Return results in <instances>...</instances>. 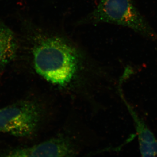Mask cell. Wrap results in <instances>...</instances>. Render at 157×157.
Wrapping results in <instances>:
<instances>
[{
    "instance_id": "obj_1",
    "label": "cell",
    "mask_w": 157,
    "mask_h": 157,
    "mask_svg": "<svg viewBox=\"0 0 157 157\" xmlns=\"http://www.w3.org/2000/svg\"><path fill=\"white\" fill-rule=\"evenodd\" d=\"M32 52L36 72L52 84L67 85L78 70V52L59 37L39 38L34 43Z\"/></svg>"
},
{
    "instance_id": "obj_2",
    "label": "cell",
    "mask_w": 157,
    "mask_h": 157,
    "mask_svg": "<svg viewBox=\"0 0 157 157\" xmlns=\"http://www.w3.org/2000/svg\"><path fill=\"white\" fill-rule=\"evenodd\" d=\"M85 21L128 28L157 43L156 32L140 13L133 0H100Z\"/></svg>"
},
{
    "instance_id": "obj_3",
    "label": "cell",
    "mask_w": 157,
    "mask_h": 157,
    "mask_svg": "<svg viewBox=\"0 0 157 157\" xmlns=\"http://www.w3.org/2000/svg\"><path fill=\"white\" fill-rule=\"evenodd\" d=\"M40 117L39 107L31 101H18L0 108V132L29 137L36 130Z\"/></svg>"
},
{
    "instance_id": "obj_4",
    "label": "cell",
    "mask_w": 157,
    "mask_h": 157,
    "mask_svg": "<svg viewBox=\"0 0 157 157\" xmlns=\"http://www.w3.org/2000/svg\"><path fill=\"white\" fill-rule=\"evenodd\" d=\"M75 153L67 140L55 138L29 147L14 149L4 153L7 157H66Z\"/></svg>"
},
{
    "instance_id": "obj_5",
    "label": "cell",
    "mask_w": 157,
    "mask_h": 157,
    "mask_svg": "<svg viewBox=\"0 0 157 157\" xmlns=\"http://www.w3.org/2000/svg\"><path fill=\"white\" fill-rule=\"evenodd\" d=\"M18 48L17 36L0 20V72L15 59Z\"/></svg>"
},
{
    "instance_id": "obj_6",
    "label": "cell",
    "mask_w": 157,
    "mask_h": 157,
    "mask_svg": "<svg viewBox=\"0 0 157 157\" xmlns=\"http://www.w3.org/2000/svg\"><path fill=\"white\" fill-rule=\"evenodd\" d=\"M150 143L140 140V149L142 156L150 157L156 156L152 150Z\"/></svg>"
},
{
    "instance_id": "obj_7",
    "label": "cell",
    "mask_w": 157,
    "mask_h": 157,
    "mask_svg": "<svg viewBox=\"0 0 157 157\" xmlns=\"http://www.w3.org/2000/svg\"><path fill=\"white\" fill-rule=\"evenodd\" d=\"M138 134L140 140L144 142L151 143L156 140L154 135L147 127L139 132Z\"/></svg>"
},
{
    "instance_id": "obj_8",
    "label": "cell",
    "mask_w": 157,
    "mask_h": 157,
    "mask_svg": "<svg viewBox=\"0 0 157 157\" xmlns=\"http://www.w3.org/2000/svg\"><path fill=\"white\" fill-rule=\"evenodd\" d=\"M151 146L152 150L153 151L155 155H157V140H155L153 142L151 143Z\"/></svg>"
}]
</instances>
